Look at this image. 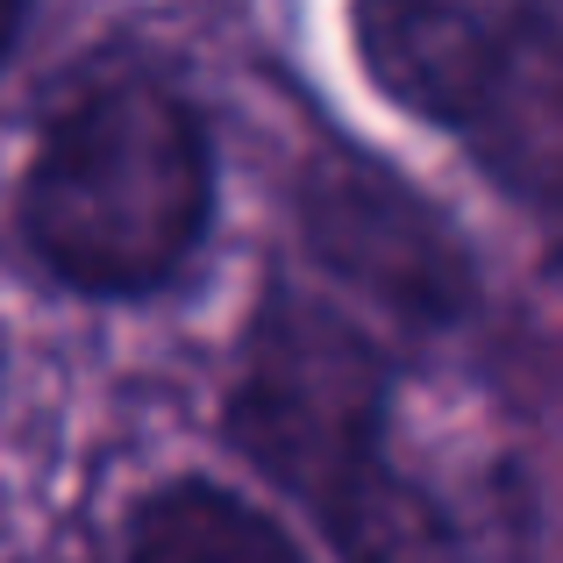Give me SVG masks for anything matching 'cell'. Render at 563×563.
<instances>
[{"label":"cell","instance_id":"cell-3","mask_svg":"<svg viewBox=\"0 0 563 563\" xmlns=\"http://www.w3.org/2000/svg\"><path fill=\"white\" fill-rule=\"evenodd\" d=\"M393 428V357L314 292H264L229 393V435L307 514Z\"/></svg>","mask_w":563,"mask_h":563},{"label":"cell","instance_id":"cell-4","mask_svg":"<svg viewBox=\"0 0 563 563\" xmlns=\"http://www.w3.org/2000/svg\"><path fill=\"white\" fill-rule=\"evenodd\" d=\"M300 235L321 272L357 286L407 329H450L478 307L471 250L378 157L321 151L300 172Z\"/></svg>","mask_w":563,"mask_h":563},{"label":"cell","instance_id":"cell-2","mask_svg":"<svg viewBox=\"0 0 563 563\" xmlns=\"http://www.w3.org/2000/svg\"><path fill=\"white\" fill-rule=\"evenodd\" d=\"M364 71L450 129L563 257V0H357Z\"/></svg>","mask_w":563,"mask_h":563},{"label":"cell","instance_id":"cell-6","mask_svg":"<svg viewBox=\"0 0 563 563\" xmlns=\"http://www.w3.org/2000/svg\"><path fill=\"white\" fill-rule=\"evenodd\" d=\"M129 563H307L250 499L207 478L165 485L129 528Z\"/></svg>","mask_w":563,"mask_h":563},{"label":"cell","instance_id":"cell-7","mask_svg":"<svg viewBox=\"0 0 563 563\" xmlns=\"http://www.w3.org/2000/svg\"><path fill=\"white\" fill-rule=\"evenodd\" d=\"M14 29H22V0H0V57H8Z\"/></svg>","mask_w":563,"mask_h":563},{"label":"cell","instance_id":"cell-5","mask_svg":"<svg viewBox=\"0 0 563 563\" xmlns=\"http://www.w3.org/2000/svg\"><path fill=\"white\" fill-rule=\"evenodd\" d=\"M343 563H536L528 499L507 471L407 464L393 428L314 507Z\"/></svg>","mask_w":563,"mask_h":563},{"label":"cell","instance_id":"cell-1","mask_svg":"<svg viewBox=\"0 0 563 563\" xmlns=\"http://www.w3.org/2000/svg\"><path fill=\"white\" fill-rule=\"evenodd\" d=\"M207 214V129L157 71H100L57 108L22 179L29 250L51 278L100 300L157 292L200 250Z\"/></svg>","mask_w":563,"mask_h":563}]
</instances>
